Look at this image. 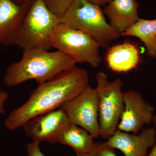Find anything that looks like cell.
Masks as SVG:
<instances>
[{"mask_svg": "<svg viewBox=\"0 0 156 156\" xmlns=\"http://www.w3.org/2000/svg\"><path fill=\"white\" fill-rule=\"evenodd\" d=\"M59 17L48 9L43 0H35L23 20L15 45L23 50L52 48L50 37Z\"/></svg>", "mask_w": 156, "mask_h": 156, "instance_id": "cell-4", "label": "cell"}, {"mask_svg": "<svg viewBox=\"0 0 156 156\" xmlns=\"http://www.w3.org/2000/svg\"><path fill=\"white\" fill-rule=\"evenodd\" d=\"M111 70L117 73H125L136 68L140 61L137 46L130 42L114 45L108 50L105 57Z\"/></svg>", "mask_w": 156, "mask_h": 156, "instance_id": "cell-13", "label": "cell"}, {"mask_svg": "<svg viewBox=\"0 0 156 156\" xmlns=\"http://www.w3.org/2000/svg\"><path fill=\"white\" fill-rule=\"evenodd\" d=\"M28 7L17 5L11 0H0V46L15 45Z\"/></svg>", "mask_w": 156, "mask_h": 156, "instance_id": "cell-11", "label": "cell"}, {"mask_svg": "<svg viewBox=\"0 0 156 156\" xmlns=\"http://www.w3.org/2000/svg\"><path fill=\"white\" fill-rule=\"evenodd\" d=\"M147 156H156V143L152 148L151 150Z\"/></svg>", "mask_w": 156, "mask_h": 156, "instance_id": "cell-23", "label": "cell"}, {"mask_svg": "<svg viewBox=\"0 0 156 156\" xmlns=\"http://www.w3.org/2000/svg\"><path fill=\"white\" fill-rule=\"evenodd\" d=\"M139 7L136 0H112L103 11L110 25L121 34L139 20Z\"/></svg>", "mask_w": 156, "mask_h": 156, "instance_id": "cell-12", "label": "cell"}, {"mask_svg": "<svg viewBox=\"0 0 156 156\" xmlns=\"http://www.w3.org/2000/svg\"><path fill=\"white\" fill-rule=\"evenodd\" d=\"M76 0H43L46 5L53 14L60 17Z\"/></svg>", "mask_w": 156, "mask_h": 156, "instance_id": "cell-16", "label": "cell"}, {"mask_svg": "<svg viewBox=\"0 0 156 156\" xmlns=\"http://www.w3.org/2000/svg\"><path fill=\"white\" fill-rule=\"evenodd\" d=\"M52 48L71 57L77 63H87L93 68L101 62L100 45L81 31L59 23L50 37Z\"/></svg>", "mask_w": 156, "mask_h": 156, "instance_id": "cell-6", "label": "cell"}, {"mask_svg": "<svg viewBox=\"0 0 156 156\" xmlns=\"http://www.w3.org/2000/svg\"><path fill=\"white\" fill-rule=\"evenodd\" d=\"M94 137L88 131L70 123L58 136L56 143L68 146L76 153H86L94 150Z\"/></svg>", "mask_w": 156, "mask_h": 156, "instance_id": "cell-14", "label": "cell"}, {"mask_svg": "<svg viewBox=\"0 0 156 156\" xmlns=\"http://www.w3.org/2000/svg\"><path fill=\"white\" fill-rule=\"evenodd\" d=\"M70 123L63 110L59 108L31 119L22 128L26 136L34 141L56 144L58 136Z\"/></svg>", "mask_w": 156, "mask_h": 156, "instance_id": "cell-9", "label": "cell"}, {"mask_svg": "<svg viewBox=\"0 0 156 156\" xmlns=\"http://www.w3.org/2000/svg\"><path fill=\"white\" fill-rule=\"evenodd\" d=\"M28 156H45L40 149V143L33 141L27 145Z\"/></svg>", "mask_w": 156, "mask_h": 156, "instance_id": "cell-18", "label": "cell"}, {"mask_svg": "<svg viewBox=\"0 0 156 156\" xmlns=\"http://www.w3.org/2000/svg\"><path fill=\"white\" fill-rule=\"evenodd\" d=\"M76 64L71 57L58 50L49 52L41 48L24 50L21 59L7 68L3 82L9 87L19 86L30 80L41 84Z\"/></svg>", "mask_w": 156, "mask_h": 156, "instance_id": "cell-2", "label": "cell"}, {"mask_svg": "<svg viewBox=\"0 0 156 156\" xmlns=\"http://www.w3.org/2000/svg\"><path fill=\"white\" fill-rule=\"evenodd\" d=\"M96 81L100 136L108 140L117 130L124 111L123 82L121 79L110 81L103 72L96 74Z\"/></svg>", "mask_w": 156, "mask_h": 156, "instance_id": "cell-5", "label": "cell"}, {"mask_svg": "<svg viewBox=\"0 0 156 156\" xmlns=\"http://www.w3.org/2000/svg\"><path fill=\"white\" fill-rule=\"evenodd\" d=\"M11 1L18 5L30 6V5L34 2L35 0H11Z\"/></svg>", "mask_w": 156, "mask_h": 156, "instance_id": "cell-21", "label": "cell"}, {"mask_svg": "<svg viewBox=\"0 0 156 156\" xmlns=\"http://www.w3.org/2000/svg\"><path fill=\"white\" fill-rule=\"evenodd\" d=\"M152 124L153 126H156V113L154 115Z\"/></svg>", "mask_w": 156, "mask_h": 156, "instance_id": "cell-24", "label": "cell"}, {"mask_svg": "<svg viewBox=\"0 0 156 156\" xmlns=\"http://www.w3.org/2000/svg\"><path fill=\"white\" fill-rule=\"evenodd\" d=\"M59 21L87 34L101 48H108L121 37L107 21L101 7L87 0H76L59 17Z\"/></svg>", "mask_w": 156, "mask_h": 156, "instance_id": "cell-3", "label": "cell"}, {"mask_svg": "<svg viewBox=\"0 0 156 156\" xmlns=\"http://www.w3.org/2000/svg\"><path fill=\"white\" fill-rule=\"evenodd\" d=\"M76 156H96L95 151L86 153H77Z\"/></svg>", "mask_w": 156, "mask_h": 156, "instance_id": "cell-22", "label": "cell"}, {"mask_svg": "<svg viewBox=\"0 0 156 156\" xmlns=\"http://www.w3.org/2000/svg\"><path fill=\"white\" fill-rule=\"evenodd\" d=\"M121 37H134L144 44L147 54L152 58H156V19L140 18L134 24L121 34Z\"/></svg>", "mask_w": 156, "mask_h": 156, "instance_id": "cell-15", "label": "cell"}, {"mask_svg": "<svg viewBox=\"0 0 156 156\" xmlns=\"http://www.w3.org/2000/svg\"><path fill=\"white\" fill-rule=\"evenodd\" d=\"M98 102L96 89L89 85L60 108L65 113L70 122L84 128L96 138L100 136Z\"/></svg>", "mask_w": 156, "mask_h": 156, "instance_id": "cell-7", "label": "cell"}, {"mask_svg": "<svg viewBox=\"0 0 156 156\" xmlns=\"http://www.w3.org/2000/svg\"><path fill=\"white\" fill-rule=\"evenodd\" d=\"M89 80L87 71L75 66L39 84L26 102L10 113L4 126L14 131L34 117L60 108L89 86Z\"/></svg>", "mask_w": 156, "mask_h": 156, "instance_id": "cell-1", "label": "cell"}, {"mask_svg": "<svg viewBox=\"0 0 156 156\" xmlns=\"http://www.w3.org/2000/svg\"><path fill=\"white\" fill-rule=\"evenodd\" d=\"M125 107L117 130L137 134L144 126L152 123L155 108L139 92L131 90L124 92Z\"/></svg>", "mask_w": 156, "mask_h": 156, "instance_id": "cell-8", "label": "cell"}, {"mask_svg": "<svg viewBox=\"0 0 156 156\" xmlns=\"http://www.w3.org/2000/svg\"><path fill=\"white\" fill-rule=\"evenodd\" d=\"M94 150L96 156H118L115 149L110 147L106 141L95 143Z\"/></svg>", "mask_w": 156, "mask_h": 156, "instance_id": "cell-17", "label": "cell"}, {"mask_svg": "<svg viewBox=\"0 0 156 156\" xmlns=\"http://www.w3.org/2000/svg\"><path fill=\"white\" fill-rule=\"evenodd\" d=\"M106 142L125 156H147L149 149L156 143V129L151 127L143 129L139 133L131 134L117 130Z\"/></svg>", "mask_w": 156, "mask_h": 156, "instance_id": "cell-10", "label": "cell"}, {"mask_svg": "<svg viewBox=\"0 0 156 156\" xmlns=\"http://www.w3.org/2000/svg\"><path fill=\"white\" fill-rule=\"evenodd\" d=\"M89 2L98 6H106L112 0H87Z\"/></svg>", "mask_w": 156, "mask_h": 156, "instance_id": "cell-20", "label": "cell"}, {"mask_svg": "<svg viewBox=\"0 0 156 156\" xmlns=\"http://www.w3.org/2000/svg\"><path fill=\"white\" fill-rule=\"evenodd\" d=\"M9 97V93L2 89H0V116L5 113V105Z\"/></svg>", "mask_w": 156, "mask_h": 156, "instance_id": "cell-19", "label": "cell"}]
</instances>
